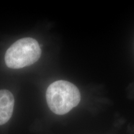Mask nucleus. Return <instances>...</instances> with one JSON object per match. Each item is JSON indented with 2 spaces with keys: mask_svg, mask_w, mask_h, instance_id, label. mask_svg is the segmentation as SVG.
<instances>
[{
  "mask_svg": "<svg viewBox=\"0 0 134 134\" xmlns=\"http://www.w3.org/2000/svg\"><path fill=\"white\" fill-rule=\"evenodd\" d=\"M50 109L57 115H63L76 107L81 100L78 88L70 82L59 80L53 82L46 92Z\"/></svg>",
  "mask_w": 134,
  "mask_h": 134,
  "instance_id": "f257e3e1",
  "label": "nucleus"
},
{
  "mask_svg": "<svg viewBox=\"0 0 134 134\" xmlns=\"http://www.w3.org/2000/svg\"><path fill=\"white\" fill-rule=\"evenodd\" d=\"M41 55V49L36 40L23 38L13 43L5 54V63L13 69H19L36 63Z\"/></svg>",
  "mask_w": 134,
  "mask_h": 134,
  "instance_id": "f03ea898",
  "label": "nucleus"
},
{
  "mask_svg": "<svg viewBox=\"0 0 134 134\" xmlns=\"http://www.w3.org/2000/svg\"><path fill=\"white\" fill-rule=\"evenodd\" d=\"M14 106L13 94L8 90H0V125L9 121L13 115Z\"/></svg>",
  "mask_w": 134,
  "mask_h": 134,
  "instance_id": "7ed1b4c3",
  "label": "nucleus"
}]
</instances>
